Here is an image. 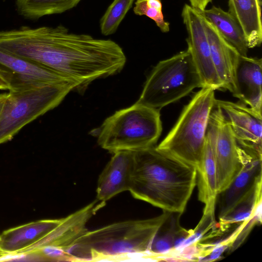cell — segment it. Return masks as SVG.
Instances as JSON below:
<instances>
[{
    "instance_id": "6da1fadb",
    "label": "cell",
    "mask_w": 262,
    "mask_h": 262,
    "mask_svg": "<svg viewBox=\"0 0 262 262\" xmlns=\"http://www.w3.org/2000/svg\"><path fill=\"white\" fill-rule=\"evenodd\" d=\"M0 49L71 79L80 92L96 79L118 73L126 61L112 40L71 33L61 25L0 31Z\"/></svg>"
},
{
    "instance_id": "9c48e42d",
    "label": "cell",
    "mask_w": 262,
    "mask_h": 262,
    "mask_svg": "<svg viewBox=\"0 0 262 262\" xmlns=\"http://www.w3.org/2000/svg\"><path fill=\"white\" fill-rule=\"evenodd\" d=\"M182 17L187 33V49L203 87H210L214 90H222L221 82L212 60L202 15L190 5L185 4Z\"/></svg>"
},
{
    "instance_id": "83f0119b",
    "label": "cell",
    "mask_w": 262,
    "mask_h": 262,
    "mask_svg": "<svg viewBox=\"0 0 262 262\" xmlns=\"http://www.w3.org/2000/svg\"><path fill=\"white\" fill-rule=\"evenodd\" d=\"M6 256L5 254L0 249V258Z\"/></svg>"
},
{
    "instance_id": "e0dca14e",
    "label": "cell",
    "mask_w": 262,
    "mask_h": 262,
    "mask_svg": "<svg viewBox=\"0 0 262 262\" xmlns=\"http://www.w3.org/2000/svg\"><path fill=\"white\" fill-rule=\"evenodd\" d=\"M62 219L39 220L6 230L0 234V249L6 256L19 255L48 235Z\"/></svg>"
},
{
    "instance_id": "ffe728a7",
    "label": "cell",
    "mask_w": 262,
    "mask_h": 262,
    "mask_svg": "<svg viewBox=\"0 0 262 262\" xmlns=\"http://www.w3.org/2000/svg\"><path fill=\"white\" fill-rule=\"evenodd\" d=\"M81 0H16L18 14L26 18L37 19L60 14L76 7Z\"/></svg>"
},
{
    "instance_id": "7c38bea8",
    "label": "cell",
    "mask_w": 262,
    "mask_h": 262,
    "mask_svg": "<svg viewBox=\"0 0 262 262\" xmlns=\"http://www.w3.org/2000/svg\"><path fill=\"white\" fill-rule=\"evenodd\" d=\"M213 152L219 194L230 184L244 164L237 141L222 110Z\"/></svg>"
},
{
    "instance_id": "7a4b0ae2",
    "label": "cell",
    "mask_w": 262,
    "mask_h": 262,
    "mask_svg": "<svg viewBox=\"0 0 262 262\" xmlns=\"http://www.w3.org/2000/svg\"><path fill=\"white\" fill-rule=\"evenodd\" d=\"M196 168L158 150L134 152L129 190L135 199L182 214L196 184Z\"/></svg>"
},
{
    "instance_id": "ac0fdd59",
    "label": "cell",
    "mask_w": 262,
    "mask_h": 262,
    "mask_svg": "<svg viewBox=\"0 0 262 262\" xmlns=\"http://www.w3.org/2000/svg\"><path fill=\"white\" fill-rule=\"evenodd\" d=\"M261 0H229V13L241 26L249 49L262 41Z\"/></svg>"
},
{
    "instance_id": "30bf717a",
    "label": "cell",
    "mask_w": 262,
    "mask_h": 262,
    "mask_svg": "<svg viewBox=\"0 0 262 262\" xmlns=\"http://www.w3.org/2000/svg\"><path fill=\"white\" fill-rule=\"evenodd\" d=\"M221 112V109L215 106L210 114L202 157L196 168L198 198L205 204L203 213L214 212L218 195L213 147Z\"/></svg>"
},
{
    "instance_id": "d6986e66",
    "label": "cell",
    "mask_w": 262,
    "mask_h": 262,
    "mask_svg": "<svg viewBox=\"0 0 262 262\" xmlns=\"http://www.w3.org/2000/svg\"><path fill=\"white\" fill-rule=\"evenodd\" d=\"M200 12L241 56H247L249 48L244 32L238 23L228 12L214 6Z\"/></svg>"
},
{
    "instance_id": "8fae6325",
    "label": "cell",
    "mask_w": 262,
    "mask_h": 262,
    "mask_svg": "<svg viewBox=\"0 0 262 262\" xmlns=\"http://www.w3.org/2000/svg\"><path fill=\"white\" fill-rule=\"evenodd\" d=\"M237 144L262 153V116L241 103L215 99Z\"/></svg>"
},
{
    "instance_id": "ba28073f",
    "label": "cell",
    "mask_w": 262,
    "mask_h": 262,
    "mask_svg": "<svg viewBox=\"0 0 262 262\" xmlns=\"http://www.w3.org/2000/svg\"><path fill=\"white\" fill-rule=\"evenodd\" d=\"M0 77L9 91L51 84H74L71 79L42 66L0 49Z\"/></svg>"
},
{
    "instance_id": "2e32d148",
    "label": "cell",
    "mask_w": 262,
    "mask_h": 262,
    "mask_svg": "<svg viewBox=\"0 0 262 262\" xmlns=\"http://www.w3.org/2000/svg\"><path fill=\"white\" fill-rule=\"evenodd\" d=\"M212 60L222 90L231 93L234 87L236 67L241 55L219 33L215 27L203 16Z\"/></svg>"
},
{
    "instance_id": "4fadbf2b",
    "label": "cell",
    "mask_w": 262,
    "mask_h": 262,
    "mask_svg": "<svg viewBox=\"0 0 262 262\" xmlns=\"http://www.w3.org/2000/svg\"><path fill=\"white\" fill-rule=\"evenodd\" d=\"M238 145L243 166L227 188L218 194L219 219L261 182L262 153Z\"/></svg>"
},
{
    "instance_id": "5bb4252c",
    "label": "cell",
    "mask_w": 262,
    "mask_h": 262,
    "mask_svg": "<svg viewBox=\"0 0 262 262\" xmlns=\"http://www.w3.org/2000/svg\"><path fill=\"white\" fill-rule=\"evenodd\" d=\"M100 174L96 188V199L106 203L116 195L128 191L134 164V152L113 153Z\"/></svg>"
},
{
    "instance_id": "603a6c76",
    "label": "cell",
    "mask_w": 262,
    "mask_h": 262,
    "mask_svg": "<svg viewBox=\"0 0 262 262\" xmlns=\"http://www.w3.org/2000/svg\"><path fill=\"white\" fill-rule=\"evenodd\" d=\"M134 0H114L100 19L101 33L109 35L114 33L126 13L132 7Z\"/></svg>"
},
{
    "instance_id": "7402d4cb",
    "label": "cell",
    "mask_w": 262,
    "mask_h": 262,
    "mask_svg": "<svg viewBox=\"0 0 262 262\" xmlns=\"http://www.w3.org/2000/svg\"><path fill=\"white\" fill-rule=\"evenodd\" d=\"M181 214L180 213L171 212L167 219L169 226L164 227V230L160 228L151 245L150 253L151 259L160 260L161 258L173 251L176 235L181 227L179 223Z\"/></svg>"
},
{
    "instance_id": "52a82bcc",
    "label": "cell",
    "mask_w": 262,
    "mask_h": 262,
    "mask_svg": "<svg viewBox=\"0 0 262 262\" xmlns=\"http://www.w3.org/2000/svg\"><path fill=\"white\" fill-rule=\"evenodd\" d=\"M72 90H76V86L69 83L9 91L0 114V144L10 141L24 126L58 106Z\"/></svg>"
},
{
    "instance_id": "5b68a950",
    "label": "cell",
    "mask_w": 262,
    "mask_h": 262,
    "mask_svg": "<svg viewBox=\"0 0 262 262\" xmlns=\"http://www.w3.org/2000/svg\"><path fill=\"white\" fill-rule=\"evenodd\" d=\"M214 90L203 87L183 108L177 122L156 148L196 169L204 150L210 114L215 106Z\"/></svg>"
},
{
    "instance_id": "8992f818",
    "label": "cell",
    "mask_w": 262,
    "mask_h": 262,
    "mask_svg": "<svg viewBox=\"0 0 262 262\" xmlns=\"http://www.w3.org/2000/svg\"><path fill=\"white\" fill-rule=\"evenodd\" d=\"M203 85L188 49L159 61L148 76L137 103L160 110Z\"/></svg>"
},
{
    "instance_id": "d4e9b609",
    "label": "cell",
    "mask_w": 262,
    "mask_h": 262,
    "mask_svg": "<svg viewBox=\"0 0 262 262\" xmlns=\"http://www.w3.org/2000/svg\"><path fill=\"white\" fill-rule=\"evenodd\" d=\"M190 6L196 10L201 11L206 9L207 5L212 2V0H189Z\"/></svg>"
},
{
    "instance_id": "3957f363",
    "label": "cell",
    "mask_w": 262,
    "mask_h": 262,
    "mask_svg": "<svg viewBox=\"0 0 262 262\" xmlns=\"http://www.w3.org/2000/svg\"><path fill=\"white\" fill-rule=\"evenodd\" d=\"M170 213L164 210L152 218L116 222L88 230L71 248L72 261L151 259L152 241Z\"/></svg>"
},
{
    "instance_id": "484cf974",
    "label": "cell",
    "mask_w": 262,
    "mask_h": 262,
    "mask_svg": "<svg viewBox=\"0 0 262 262\" xmlns=\"http://www.w3.org/2000/svg\"><path fill=\"white\" fill-rule=\"evenodd\" d=\"M7 93H3L0 94V114L7 98Z\"/></svg>"
},
{
    "instance_id": "4316f807",
    "label": "cell",
    "mask_w": 262,
    "mask_h": 262,
    "mask_svg": "<svg viewBox=\"0 0 262 262\" xmlns=\"http://www.w3.org/2000/svg\"><path fill=\"white\" fill-rule=\"evenodd\" d=\"M0 90H8L7 84L4 81V80L0 77Z\"/></svg>"
},
{
    "instance_id": "cb8c5ba5",
    "label": "cell",
    "mask_w": 262,
    "mask_h": 262,
    "mask_svg": "<svg viewBox=\"0 0 262 262\" xmlns=\"http://www.w3.org/2000/svg\"><path fill=\"white\" fill-rule=\"evenodd\" d=\"M135 14L145 15L153 20L163 33L169 31V23L164 19L161 0H137L133 8Z\"/></svg>"
},
{
    "instance_id": "9a60e30c",
    "label": "cell",
    "mask_w": 262,
    "mask_h": 262,
    "mask_svg": "<svg viewBox=\"0 0 262 262\" xmlns=\"http://www.w3.org/2000/svg\"><path fill=\"white\" fill-rule=\"evenodd\" d=\"M261 58L240 56L236 67L233 96L261 116Z\"/></svg>"
},
{
    "instance_id": "277c9868",
    "label": "cell",
    "mask_w": 262,
    "mask_h": 262,
    "mask_svg": "<svg viewBox=\"0 0 262 262\" xmlns=\"http://www.w3.org/2000/svg\"><path fill=\"white\" fill-rule=\"evenodd\" d=\"M96 130L98 144L112 153L153 147L162 130L160 110L136 102L116 112Z\"/></svg>"
},
{
    "instance_id": "44dd1931",
    "label": "cell",
    "mask_w": 262,
    "mask_h": 262,
    "mask_svg": "<svg viewBox=\"0 0 262 262\" xmlns=\"http://www.w3.org/2000/svg\"><path fill=\"white\" fill-rule=\"evenodd\" d=\"M261 182L220 219V223L231 225L243 222L255 214H261Z\"/></svg>"
}]
</instances>
